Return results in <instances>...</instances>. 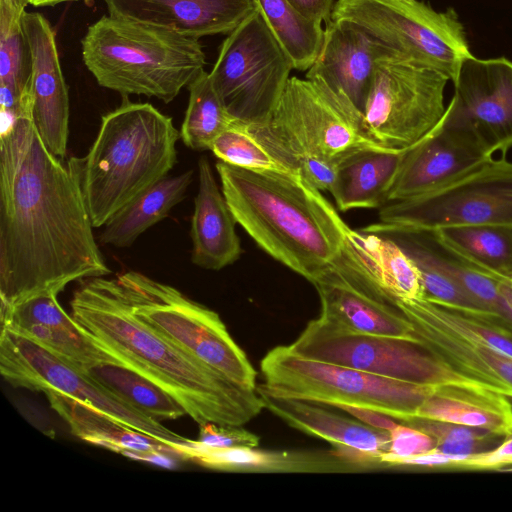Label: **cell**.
Masks as SVG:
<instances>
[{"label":"cell","instance_id":"6da1fadb","mask_svg":"<svg viewBox=\"0 0 512 512\" xmlns=\"http://www.w3.org/2000/svg\"><path fill=\"white\" fill-rule=\"evenodd\" d=\"M1 115L0 300L7 309L111 270L69 159L48 150L31 113Z\"/></svg>","mask_w":512,"mask_h":512},{"label":"cell","instance_id":"7a4b0ae2","mask_svg":"<svg viewBox=\"0 0 512 512\" xmlns=\"http://www.w3.org/2000/svg\"><path fill=\"white\" fill-rule=\"evenodd\" d=\"M70 307L90 337L171 394L199 425L243 426L264 408L257 388L230 381L141 320L116 279H86Z\"/></svg>","mask_w":512,"mask_h":512},{"label":"cell","instance_id":"3957f363","mask_svg":"<svg viewBox=\"0 0 512 512\" xmlns=\"http://www.w3.org/2000/svg\"><path fill=\"white\" fill-rule=\"evenodd\" d=\"M215 167L237 223L275 260L313 284L339 256L351 228L303 175Z\"/></svg>","mask_w":512,"mask_h":512},{"label":"cell","instance_id":"277c9868","mask_svg":"<svg viewBox=\"0 0 512 512\" xmlns=\"http://www.w3.org/2000/svg\"><path fill=\"white\" fill-rule=\"evenodd\" d=\"M247 125L279 162L321 191L330 190L345 158L365 149L389 150L349 99L306 77H290L269 118Z\"/></svg>","mask_w":512,"mask_h":512},{"label":"cell","instance_id":"5b68a950","mask_svg":"<svg viewBox=\"0 0 512 512\" xmlns=\"http://www.w3.org/2000/svg\"><path fill=\"white\" fill-rule=\"evenodd\" d=\"M179 138L172 118L150 103L124 101L102 117L87 155L69 158L94 228L167 176Z\"/></svg>","mask_w":512,"mask_h":512},{"label":"cell","instance_id":"8992f818","mask_svg":"<svg viewBox=\"0 0 512 512\" xmlns=\"http://www.w3.org/2000/svg\"><path fill=\"white\" fill-rule=\"evenodd\" d=\"M82 58L97 83L123 96L173 101L204 70L199 39L110 15L87 29Z\"/></svg>","mask_w":512,"mask_h":512},{"label":"cell","instance_id":"52a82bcc","mask_svg":"<svg viewBox=\"0 0 512 512\" xmlns=\"http://www.w3.org/2000/svg\"><path fill=\"white\" fill-rule=\"evenodd\" d=\"M263 383L257 390L274 398L330 406L369 408L405 421L437 386L385 378L350 367L303 357L290 346H277L262 359Z\"/></svg>","mask_w":512,"mask_h":512},{"label":"cell","instance_id":"ba28073f","mask_svg":"<svg viewBox=\"0 0 512 512\" xmlns=\"http://www.w3.org/2000/svg\"><path fill=\"white\" fill-rule=\"evenodd\" d=\"M116 280L141 320L230 381L257 388L256 370L216 312L136 271Z\"/></svg>","mask_w":512,"mask_h":512},{"label":"cell","instance_id":"9c48e42d","mask_svg":"<svg viewBox=\"0 0 512 512\" xmlns=\"http://www.w3.org/2000/svg\"><path fill=\"white\" fill-rule=\"evenodd\" d=\"M289 346L303 357L385 378L418 385L489 390L505 395L497 387L455 369L415 336L343 332L317 318L310 321Z\"/></svg>","mask_w":512,"mask_h":512},{"label":"cell","instance_id":"30bf717a","mask_svg":"<svg viewBox=\"0 0 512 512\" xmlns=\"http://www.w3.org/2000/svg\"><path fill=\"white\" fill-rule=\"evenodd\" d=\"M331 19L363 31L388 49L446 74L450 81L471 52L456 12L417 0H337Z\"/></svg>","mask_w":512,"mask_h":512},{"label":"cell","instance_id":"8fae6325","mask_svg":"<svg viewBox=\"0 0 512 512\" xmlns=\"http://www.w3.org/2000/svg\"><path fill=\"white\" fill-rule=\"evenodd\" d=\"M293 69L290 57L255 10L222 42L209 76L233 118L261 124L273 112Z\"/></svg>","mask_w":512,"mask_h":512},{"label":"cell","instance_id":"7c38bea8","mask_svg":"<svg viewBox=\"0 0 512 512\" xmlns=\"http://www.w3.org/2000/svg\"><path fill=\"white\" fill-rule=\"evenodd\" d=\"M449 80L438 69L392 50L381 56L363 113L375 140L392 151L419 142L444 115Z\"/></svg>","mask_w":512,"mask_h":512},{"label":"cell","instance_id":"4fadbf2b","mask_svg":"<svg viewBox=\"0 0 512 512\" xmlns=\"http://www.w3.org/2000/svg\"><path fill=\"white\" fill-rule=\"evenodd\" d=\"M380 222L432 232L445 227L512 225V162L493 157L424 194L386 203Z\"/></svg>","mask_w":512,"mask_h":512},{"label":"cell","instance_id":"5bb4252c","mask_svg":"<svg viewBox=\"0 0 512 512\" xmlns=\"http://www.w3.org/2000/svg\"><path fill=\"white\" fill-rule=\"evenodd\" d=\"M0 373L13 387L63 393L171 447L187 439L124 402L85 372L8 327H1Z\"/></svg>","mask_w":512,"mask_h":512},{"label":"cell","instance_id":"9a60e30c","mask_svg":"<svg viewBox=\"0 0 512 512\" xmlns=\"http://www.w3.org/2000/svg\"><path fill=\"white\" fill-rule=\"evenodd\" d=\"M446 110L470 127L487 152L512 147V61L467 57L460 65Z\"/></svg>","mask_w":512,"mask_h":512},{"label":"cell","instance_id":"2e32d148","mask_svg":"<svg viewBox=\"0 0 512 512\" xmlns=\"http://www.w3.org/2000/svg\"><path fill=\"white\" fill-rule=\"evenodd\" d=\"M491 157L474 131L445 109L439 123L405 151L388 202L429 192Z\"/></svg>","mask_w":512,"mask_h":512},{"label":"cell","instance_id":"e0dca14e","mask_svg":"<svg viewBox=\"0 0 512 512\" xmlns=\"http://www.w3.org/2000/svg\"><path fill=\"white\" fill-rule=\"evenodd\" d=\"M23 25L33 59L31 117L48 150L63 159L67 151L70 107L55 32L38 12L25 10Z\"/></svg>","mask_w":512,"mask_h":512},{"label":"cell","instance_id":"ac0fdd59","mask_svg":"<svg viewBox=\"0 0 512 512\" xmlns=\"http://www.w3.org/2000/svg\"><path fill=\"white\" fill-rule=\"evenodd\" d=\"M0 319L1 327L22 334L83 372L102 363H121L61 308L55 294L0 309Z\"/></svg>","mask_w":512,"mask_h":512},{"label":"cell","instance_id":"d6986e66","mask_svg":"<svg viewBox=\"0 0 512 512\" xmlns=\"http://www.w3.org/2000/svg\"><path fill=\"white\" fill-rule=\"evenodd\" d=\"M389 51L358 28L330 19L305 77L322 81L364 113L377 60Z\"/></svg>","mask_w":512,"mask_h":512},{"label":"cell","instance_id":"ffe728a7","mask_svg":"<svg viewBox=\"0 0 512 512\" xmlns=\"http://www.w3.org/2000/svg\"><path fill=\"white\" fill-rule=\"evenodd\" d=\"M110 16L199 39L229 34L256 10L253 0H103Z\"/></svg>","mask_w":512,"mask_h":512},{"label":"cell","instance_id":"44dd1931","mask_svg":"<svg viewBox=\"0 0 512 512\" xmlns=\"http://www.w3.org/2000/svg\"><path fill=\"white\" fill-rule=\"evenodd\" d=\"M199 185L191 218V261L207 270H220L242 253L236 219L219 188L207 158L198 162Z\"/></svg>","mask_w":512,"mask_h":512},{"label":"cell","instance_id":"7402d4cb","mask_svg":"<svg viewBox=\"0 0 512 512\" xmlns=\"http://www.w3.org/2000/svg\"><path fill=\"white\" fill-rule=\"evenodd\" d=\"M174 448L182 460L215 470L238 472H348L361 468L331 452L264 451L255 447L238 446L210 448L197 440L186 439Z\"/></svg>","mask_w":512,"mask_h":512},{"label":"cell","instance_id":"603a6c76","mask_svg":"<svg viewBox=\"0 0 512 512\" xmlns=\"http://www.w3.org/2000/svg\"><path fill=\"white\" fill-rule=\"evenodd\" d=\"M259 394L264 408L288 426L322 438L335 447H346L380 457L389 449L390 432L388 431L336 414L318 406L315 402L274 398L261 392Z\"/></svg>","mask_w":512,"mask_h":512},{"label":"cell","instance_id":"cb8c5ba5","mask_svg":"<svg viewBox=\"0 0 512 512\" xmlns=\"http://www.w3.org/2000/svg\"><path fill=\"white\" fill-rule=\"evenodd\" d=\"M405 151L365 149L340 162L329 190L337 210L384 206Z\"/></svg>","mask_w":512,"mask_h":512},{"label":"cell","instance_id":"d4e9b609","mask_svg":"<svg viewBox=\"0 0 512 512\" xmlns=\"http://www.w3.org/2000/svg\"><path fill=\"white\" fill-rule=\"evenodd\" d=\"M44 394L53 410L68 424L71 433L83 441L119 454L125 451H155L182 459L170 445L97 408L53 390H47Z\"/></svg>","mask_w":512,"mask_h":512},{"label":"cell","instance_id":"484cf974","mask_svg":"<svg viewBox=\"0 0 512 512\" xmlns=\"http://www.w3.org/2000/svg\"><path fill=\"white\" fill-rule=\"evenodd\" d=\"M406 316V315H405ZM413 335L455 369L500 389L512 398V356L407 315Z\"/></svg>","mask_w":512,"mask_h":512},{"label":"cell","instance_id":"4316f807","mask_svg":"<svg viewBox=\"0 0 512 512\" xmlns=\"http://www.w3.org/2000/svg\"><path fill=\"white\" fill-rule=\"evenodd\" d=\"M509 397L489 390L437 386L414 417L482 429L501 437L512 434Z\"/></svg>","mask_w":512,"mask_h":512},{"label":"cell","instance_id":"83f0119b","mask_svg":"<svg viewBox=\"0 0 512 512\" xmlns=\"http://www.w3.org/2000/svg\"><path fill=\"white\" fill-rule=\"evenodd\" d=\"M345 246L396 303L399 300L424 299L418 267L394 241L361 229H351Z\"/></svg>","mask_w":512,"mask_h":512},{"label":"cell","instance_id":"f1b7e54d","mask_svg":"<svg viewBox=\"0 0 512 512\" xmlns=\"http://www.w3.org/2000/svg\"><path fill=\"white\" fill-rule=\"evenodd\" d=\"M193 180V170L165 176L134 197L105 224L100 235L103 244L129 247L148 228L167 217L180 203Z\"/></svg>","mask_w":512,"mask_h":512},{"label":"cell","instance_id":"f546056e","mask_svg":"<svg viewBox=\"0 0 512 512\" xmlns=\"http://www.w3.org/2000/svg\"><path fill=\"white\" fill-rule=\"evenodd\" d=\"M24 12L0 1V104L1 113L11 116L32 108L33 59Z\"/></svg>","mask_w":512,"mask_h":512},{"label":"cell","instance_id":"4dcf8cb0","mask_svg":"<svg viewBox=\"0 0 512 512\" xmlns=\"http://www.w3.org/2000/svg\"><path fill=\"white\" fill-rule=\"evenodd\" d=\"M430 233L461 260L498 279H512V225L451 226Z\"/></svg>","mask_w":512,"mask_h":512},{"label":"cell","instance_id":"1f68e13d","mask_svg":"<svg viewBox=\"0 0 512 512\" xmlns=\"http://www.w3.org/2000/svg\"><path fill=\"white\" fill-rule=\"evenodd\" d=\"M141 413L156 420H175L187 415L166 390L121 363H102L85 372Z\"/></svg>","mask_w":512,"mask_h":512},{"label":"cell","instance_id":"d6a6232c","mask_svg":"<svg viewBox=\"0 0 512 512\" xmlns=\"http://www.w3.org/2000/svg\"><path fill=\"white\" fill-rule=\"evenodd\" d=\"M266 25L290 57L294 69L307 71L321 47L324 28L298 13L288 0H253Z\"/></svg>","mask_w":512,"mask_h":512},{"label":"cell","instance_id":"836d02e7","mask_svg":"<svg viewBox=\"0 0 512 512\" xmlns=\"http://www.w3.org/2000/svg\"><path fill=\"white\" fill-rule=\"evenodd\" d=\"M189 101L180 138L190 149L211 150L214 140L236 119L216 92L209 72L203 71L188 86Z\"/></svg>","mask_w":512,"mask_h":512},{"label":"cell","instance_id":"e575fe53","mask_svg":"<svg viewBox=\"0 0 512 512\" xmlns=\"http://www.w3.org/2000/svg\"><path fill=\"white\" fill-rule=\"evenodd\" d=\"M397 306L406 316L422 318L460 337L512 356V331L496 321L460 313L425 299L399 300Z\"/></svg>","mask_w":512,"mask_h":512},{"label":"cell","instance_id":"d590c367","mask_svg":"<svg viewBox=\"0 0 512 512\" xmlns=\"http://www.w3.org/2000/svg\"><path fill=\"white\" fill-rule=\"evenodd\" d=\"M211 151L219 160L241 168L292 172L260 143L246 123L238 120L214 140Z\"/></svg>","mask_w":512,"mask_h":512},{"label":"cell","instance_id":"8d00e7d4","mask_svg":"<svg viewBox=\"0 0 512 512\" xmlns=\"http://www.w3.org/2000/svg\"><path fill=\"white\" fill-rule=\"evenodd\" d=\"M401 423L429 434L435 440L436 450L452 458L490 450L504 438L482 429L420 417H412Z\"/></svg>","mask_w":512,"mask_h":512},{"label":"cell","instance_id":"74e56055","mask_svg":"<svg viewBox=\"0 0 512 512\" xmlns=\"http://www.w3.org/2000/svg\"><path fill=\"white\" fill-rule=\"evenodd\" d=\"M436 449L435 440L427 433L407 424H397L390 431V445L382 453L381 461L387 467L398 461L422 455Z\"/></svg>","mask_w":512,"mask_h":512},{"label":"cell","instance_id":"f35d334b","mask_svg":"<svg viewBox=\"0 0 512 512\" xmlns=\"http://www.w3.org/2000/svg\"><path fill=\"white\" fill-rule=\"evenodd\" d=\"M443 470H512V434L494 448L463 458L447 456Z\"/></svg>","mask_w":512,"mask_h":512},{"label":"cell","instance_id":"ab89813d","mask_svg":"<svg viewBox=\"0 0 512 512\" xmlns=\"http://www.w3.org/2000/svg\"><path fill=\"white\" fill-rule=\"evenodd\" d=\"M197 442L210 448H229L238 446L257 447L259 437L241 426H223L214 423L199 425Z\"/></svg>","mask_w":512,"mask_h":512},{"label":"cell","instance_id":"60d3db41","mask_svg":"<svg viewBox=\"0 0 512 512\" xmlns=\"http://www.w3.org/2000/svg\"><path fill=\"white\" fill-rule=\"evenodd\" d=\"M334 407L339 408L340 410L352 415L360 422L376 429L390 432L398 424L392 417L369 408L346 404H338Z\"/></svg>","mask_w":512,"mask_h":512},{"label":"cell","instance_id":"b9f144b4","mask_svg":"<svg viewBox=\"0 0 512 512\" xmlns=\"http://www.w3.org/2000/svg\"><path fill=\"white\" fill-rule=\"evenodd\" d=\"M306 19L316 23H326L331 19L334 0H288Z\"/></svg>","mask_w":512,"mask_h":512},{"label":"cell","instance_id":"7bdbcfd3","mask_svg":"<svg viewBox=\"0 0 512 512\" xmlns=\"http://www.w3.org/2000/svg\"><path fill=\"white\" fill-rule=\"evenodd\" d=\"M123 456L144 461L150 464H154L160 467L172 469L176 467L177 459L176 457L163 453V452H133V451H125L122 453Z\"/></svg>","mask_w":512,"mask_h":512},{"label":"cell","instance_id":"ee69618b","mask_svg":"<svg viewBox=\"0 0 512 512\" xmlns=\"http://www.w3.org/2000/svg\"><path fill=\"white\" fill-rule=\"evenodd\" d=\"M498 291L504 304L512 315V279L499 280Z\"/></svg>","mask_w":512,"mask_h":512},{"label":"cell","instance_id":"f6af8a7d","mask_svg":"<svg viewBox=\"0 0 512 512\" xmlns=\"http://www.w3.org/2000/svg\"><path fill=\"white\" fill-rule=\"evenodd\" d=\"M78 0H30V4L35 7L55 6L60 3L74 2Z\"/></svg>","mask_w":512,"mask_h":512},{"label":"cell","instance_id":"bcb514c9","mask_svg":"<svg viewBox=\"0 0 512 512\" xmlns=\"http://www.w3.org/2000/svg\"><path fill=\"white\" fill-rule=\"evenodd\" d=\"M16 10H25L30 0H0Z\"/></svg>","mask_w":512,"mask_h":512}]
</instances>
